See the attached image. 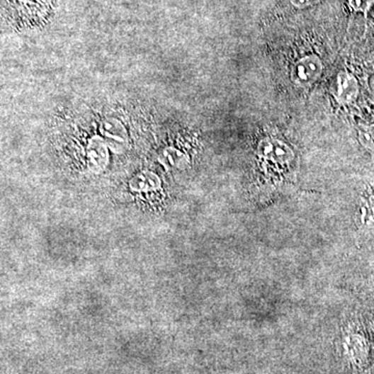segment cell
<instances>
[{"label": "cell", "instance_id": "1", "mask_svg": "<svg viewBox=\"0 0 374 374\" xmlns=\"http://www.w3.org/2000/svg\"><path fill=\"white\" fill-rule=\"evenodd\" d=\"M322 73V60L317 55H307L296 61L290 71L293 84L300 88L313 84Z\"/></svg>", "mask_w": 374, "mask_h": 374}, {"label": "cell", "instance_id": "2", "mask_svg": "<svg viewBox=\"0 0 374 374\" xmlns=\"http://www.w3.org/2000/svg\"><path fill=\"white\" fill-rule=\"evenodd\" d=\"M258 153L264 159L279 164H289L295 156L288 144L275 139L262 140L258 147Z\"/></svg>", "mask_w": 374, "mask_h": 374}, {"label": "cell", "instance_id": "3", "mask_svg": "<svg viewBox=\"0 0 374 374\" xmlns=\"http://www.w3.org/2000/svg\"><path fill=\"white\" fill-rule=\"evenodd\" d=\"M337 92L336 97L341 103H349L358 96L357 80L347 72H341L337 76Z\"/></svg>", "mask_w": 374, "mask_h": 374}, {"label": "cell", "instance_id": "4", "mask_svg": "<svg viewBox=\"0 0 374 374\" xmlns=\"http://www.w3.org/2000/svg\"><path fill=\"white\" fill-rule=\"evenodd\" d=\"M158 186H159V181L152 174H142V175L135 178L131 184L132 188L135 189L156 188Z\"/></svg>", "mask_w": 374, "mask_h": 374}, {"label": "cell", "instance_id": "5", "mask_svg": "<svg viewBox=\"0 0 374 374\" xmlns=\"http://www.w3.org/2000/svg\"><path fill=\"white\" fill-rule=\"evenodd\" d=\"M358 140L365 148L374 149V125L361 129Z\"/></svg>", "mask_w": 374, "mask_h": 374}, {"label": "cell", "instance_id": "6", "mask_svg": "<svg viewBox=\"0 0 374 374\" xmlns=\"http://www.w3.org/2000/svg\"><path fill=\"white\" fill-rule=\"evenodd\" d=\"M320 0H291L293 6L296 8H306V6H310L312 4H317Z\"/></svg>", "mask_w": 374, "mask_h": 374}]
</instances>
